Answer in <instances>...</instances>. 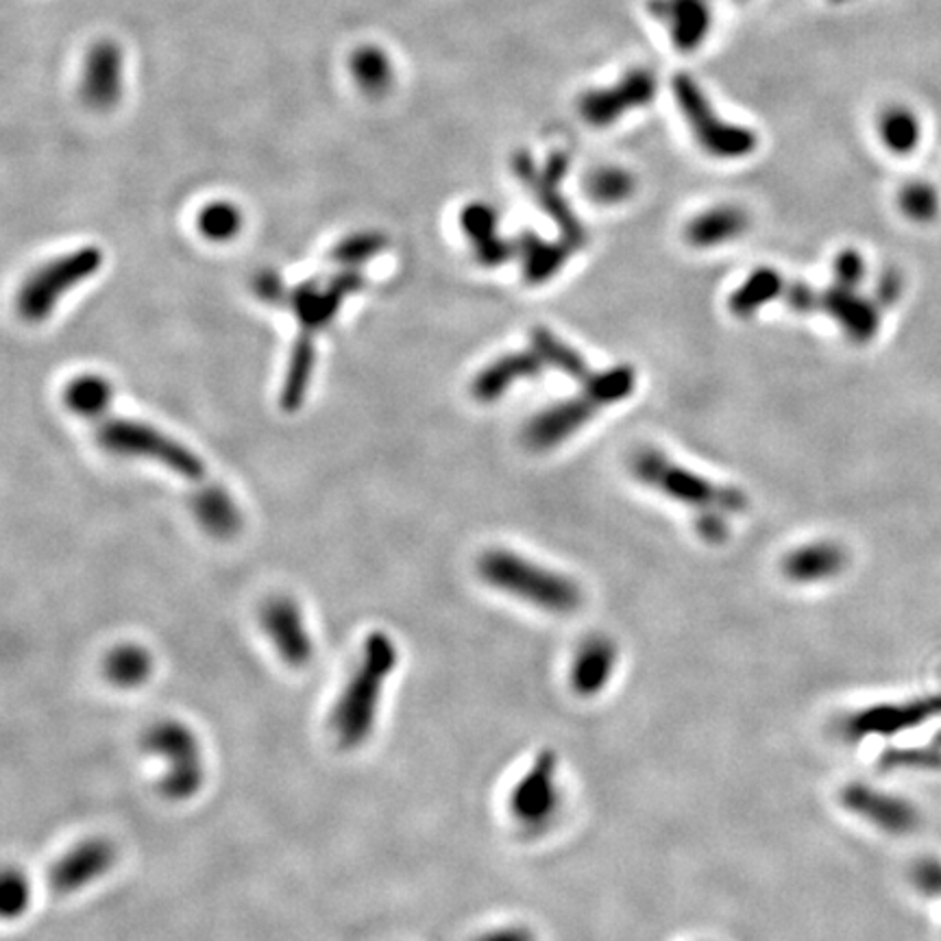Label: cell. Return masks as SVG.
Masks as SVG:
<instances>
[{
  "label": "cell",
  "instance_id": "1",
  "mask_svg": "<svg viewBox=\"0 0 941 941\" xmlns=\"http://www.w3.org/2000/svg\"><path fill=\"white\" fill-rule=\"evenodd\" d=\"M399 663V648L388 632L375 630L364 639L360 661L346 681L330 715V730L343 750H355L368 741L382 691Z\"/></svg>",
  "mask_w": 941,
  "mask_h": 941
},
{
  "label": "cell",
  "instance_id": "2",
  "mask_svg": "<svg viewBox=\"0 0 941 941\" xmlns=\"http://www.w3.org/2000/svg\"><path fill=\"white\" fill-rule=\"evenodd\" d=\"M478 574L489 587L549 614H571L585 601V594L576 580L509 549H491L482 554L478 560Z\"/></svg>",
  "mask_w": 941,
  "mask_h": 941
},
{
  "label": "cell",
  "instance_id": "3",
  "mask_svg": "<svg viewBox=\"0 0 941 941\" xmlns=\"http://www.w3.org/2000/svg\"><path fill=\"white\" fill-rule=\"evenodd\" d=\"M637 373L632 366H614L596 373L591 382L582 384V393L574 399L552 406L536 415L523 431V440L532 449H552L565 442L574 431L585 428L601 408L617 404L632 395Z\"/></svg>",
  "mask_w": 941,
  "mask_h": 941
},
{
  "label": "cell",
  "instance_id": "4",
  "mask_svg": "<svg viewBox=\"0 0 941 941\" xmlns=\"http://www.w3.org/2000/svg\"><path fill=\"white\" fill-rule=\"evenodd\" d=\"M632 473L648 486L665 493L667 498L688 504L699 511L744 513L748 506L739 489L717 486L702 475L691 473L685 467L674 464L667 456L654 449H641L632 456Z\"/></svg>",
  "mask_w": 941,
  "mask_h": 941
},
{
  "label": "cell",
  "instance_id": "5",
  "mask_svg": "<svg viewBox=\"0 0 941 941\" xmlns=\"http://www.w3.org/2000/svg\"><path fill=\"white\" fill-rule=\"evenodd\" d=\"M672 92L695 142L717 160H741L755 153L759 138L752 129L724 120L702 86L688 77H674Z\"/></svg>",
  "mask_w": 941,
  "mask_h": 941
},
{
  "label": "cell",
  "instance_id": "6",
  "mask_svg": "<svg viewBox=\"0 0 941 941\" xmlns=\"http://www.w3.org/2000/svg\"><path fill=\"white\" fill-rule=\"evenodd\" d=\"M142 748L167 761L169 770L160 780V793L171 802L194 798L205 782L201 744L190 726L179 719H160L142 735Z\"/></svg>",
  "mask_w": 941,
  "mask_h": 941
},
{
  "label": "cell",
  "instance_id": "7",
  "mask_svg": "<svg viewBox=\"0 0 941 941\" xmlns=\"http://www.w3.org/2000/svg\"><path fill=\"white\" fill-rule=\"evenodd\" d=\"M96 440L111 453L156 460L185 480H201L205 475V464L192 449L147 424L109 419L96 429Z\"/></svg>",
  "mask_w": 941,
  "mask_h": 941
},
{
  "label": "cell",
  "instance_id": "8",
  "mask_svg": "<svg viewBox=\"0 0 941 941\" xmlns=\"http://www.w3.org/2000/svg\"><path fill=\"white\" fill-rule=\"evenodd\" d=\"M103 266V252L94 245L75 249L40 266L18 292V312L29 323L44 321L64 292L89 279Z\"/></svg>",
  "mask_w": 941,
  "mask_h": 941
},
{
  "label": "cell",
  "instance_id": "9",
  "mask_svg": "<svg viewBox=\"0 0 941 941\" xmlns=\"http://www.w3.org/2000/svg\"><path fill=\"white\" fill-rule=\"evenodd\" d=\"M558 766L560 763L554 750L538 752L511 791L509 811L514 824L521 826L527 835L545 833L560 813L563 789Z\"/></svg>",
  "mask_w": 941,
  "mask_h": 941
},
{
  "label": "cell",
  "instance_id": "10",
  "mask_svg": "<svg viewBox=\"0 0 941 941\" xmlns=\"http://www.w3.org/2000/svg\"><path fill=\"white\" fill-rule=\"evenodd\" d=\"M567 167L569 162L560 153L552 156L543 169H538L532 156L525 151H518L513 158L514 174L532 190L538 205H543V210L556 221L563 234V243L571 252H578L587 243V232L578 221V216L571 212L567 199L563 196L560 185L567 174Z\"/></svg>",
  "mask_w": 941,
  "mask_h": 941
},
{
  "label": "cell",
  "instance_id": "11",
  "mask_svg": "<svg viewBox=\"0 0 941 941\" xmlns=\"http://www.w3.org/2000/svg\"><path fill=\"white\" fill-rule=\"evenodd\" d=\"M940 715L941 693L913 697L907 702L874 704L844 717L840 721V735L851 744L867 737H894Z\"/></svg>",
  "mask_w": 941,
  "mask_h": 941
},
{
  "label": "cell",
  "instance_id": "12",
  "mask_svg": "<svg viewBox=\"0 0 941 941\" xmlns=\"http://www.w3.org/2000/svg\"><path fill=\"white\" fill-rule=\"evenodd\" d=\"M656 77L650 68H632L610 86L594 87L578 100V111L591 127H612L625 114L648 107L656 96Z\"/></svg>",
  "mask_w": 941,
  "mask_h": 941
},
{
  "label": "cell",
  "instance_id": "13",
  "mask_svg": "<svg viewBox=\"0 0 941 941\" xmlns=\"http://www.w3.org/2000/svg\"><path fill=\"white\" fill-rule=\"evenodd\" d=\"M259 623L275 652L290 670L310 667L314 645L303 621V612L295 599L286 596L266 599L259 610Z\"/></svg>",
  "mask_w": 941,
  "mask_h": 941
},
{
  "label": "cell",
  "instance_id": "14",
  "mask_svg": "<svg viewBox=\"0 0 941 941\" xmlns=\"http://www.w3.org/2000/svg\"><path fill=\"white\" fill-rule=\"evenodd\" d=\"M840 798L846 811L889 835H909L922 822L920 811L909 800L865 782H851L842 789Z\"/></svg>",
  "mask_w": 941,
  "mask_h": 941
},
{
  "label": "cell",
  "instance_id": "15",
  "mask_svg": "<svg viewBox=\"0 0 941 941\" xmlns=\"http://www.w3.org/2000/svg\"><path fill=\"white\" fill-rule=\"evenodd\" d=\"M364 288V277L357 268H346L339 272L330 284L321 286L317 281H303L290 290L288 306L295 310L301 330L317 334L330 325L343 306L344 299Z\"/></svg>",
  "mask_w": 941,
  "mask_h": 941
},
{
  "label": "cell",
  "instance_id": "16",
  "mask_svg": "<svg viewBox=\"0 0 941 941\" xmlns=\"http://www.w3.org/2000/svg\"><path fill=\"white\" fill-rule=\"evenodd\" d=\"M116 863V848L109 840L92 837L77 844L49 869V887L57 896H68L105 876Z\"/></svg>",
  "mask_w": 941,
  "mask_h": 941
},
{
  "label": "cell",
  "instance_id": "17",
  "mask_svg": "<svg viewBox=\"0 0 941 941\" xmlns=\"http://www.w3.org/2000/svg\"><path fill=\"white\" fill-rule=\"evenodd\" d=\"M122 94V51L114 40L89 46L82 71V98L96 111L111 109Z\"/></svg>",
  "mask_w": 941,
  "mask_h": 941
},
{
  "label": "cell",
  "instance_id": "18",
  "mask_svg": "<svg viewBox=\"0 0 941 941\" xmlns=\"http://www.w3.org/2000/svg\"><path fill=\"white\" fill-rule=\"evenodd\" d=\"M619 663V648L606 634H589L574 650L569 686L580 697H596L610 685Z\"/></svg>",
  "mask_w": 941,
  "mask_h": 941
},
{
  "label": "cell",
  "instance_id": "19",
  "mask_svg": "<svg viewBox=\"0 0 941 941\" xmlns=\"http://www.w3.org/2000/svg\"><path fill=\"white\" fill-rule=\"evenodd\" d=\"M648 11L665 24L672 44L683 51H697L713 26L708 0H648Z\"/></svg>",
  "mask_w": 941,
  "mask_h": 941
},
{
  "label": "cell",
  "instance_id": "20",
  "mask_svg": "<svg viewBox=\"0 0 941 941\" xmlns=\"http://www.w3.org/2000/svg\"><path fill=\"white\" fill-rule=\"evenodd\" d=\"M817 310L831 314L855 343H867L878 332L880 317L876 306L869 299L856 295L855 288L835 284L833 288L820 292Z\"/></svg>",
  "mask_w": 941,
  "mask_h": 941
},
{
  "label": "cell",
  "instance_id": "21",
  "mask_svg": "<svg viewBox=\"0 0 941 941\" xmlns=\"http://www.w3.org/2000/svg\"><path fill=\"white\" fill-rule=\"evenodd\" d=\"M848 567V554L840 543L817 541L793 549L782 560V574L795 585H817L837 578Z\"/></svg>",
  "mask_w": 941,
  "mask_h": 941
},
{
  "label": "cell",
  "instance_id": "22",
  "mask_svg": "<svg viewBox=\"0 0 941 941\" xmlns=\"http://www.w3.org/2000/svg\"><path fill=\"white\" fill-rule=\"evenodd\" d=\"M460 225L480 264L502 266L516 254V243L498 234V212L491 205L480 201L469 203L460 214Z\"/></svg>",
  "mask_w": 941,
  "mask_h": 941
},
{
  "label": "cell",
  "instance_id": "23",
  "mask_svg": "<svg viewBox=\"0 0 941 941\" xmlns=\"http://www.w3.org/2000/svg\"><path fill=\"white\" fill-rule=\"evenodd\" d=\"M543 368H545V362L538 357V353L534 349L502 355L500 360H495L493 364H489L486 368H482L475 375V379L471 384V393L478 402L493 404L506 391H511V386L516 379L536 377Z\"/></svg>",
  "mask_w": 941,
  "mask_h": 941
},
{
  "label": "cell",
  "instance_id": "24",
  "mask_svg": "<svg viewBox=\"0 0 941 941\" xmlns=\"http://www.w3.org/2000/svg\"><path fill=\"white\" fill-rule=\"evenodd\" d=\"M750 216L737 205H717L695 216L686 227V240L697 249H713L748 232Z\"/></svg>",
  "mask_w": 941,
  "mask_h": 941
},
{
  "label": "cell",
  "instance_id": "25",
  "mask_svg": "<svg viewBox=\"0 0 941 941\" xmlns=\"http://www.w3.org/2000/svg\"><path fill=\"white\" fill-rule=\"evenodd\" d=\"M314 336L317 334L301 330V334L292 344L288 371H286L281 395H279V406L286 413H297L306 399V393H308V386L312 379V371H314V362H317Z\"/></svg>",
  "mask_w": 941,
  "mask_h": 941
},
{
  "label": "cell",
  "instance_id": "26",
  "mask_svg": "<svg viewBox=\"0 0 941 941\" xmlns=\"http://www.w3.org/2000/svg\"><path fill=\"white\" fill-rule=\"evenodd\" d=\"M156 670L153 654L138 643H120L103 661V674L109 685L118 688H138L145 685Z\"/></svg>",
  "mask_w": 941,
  "mask_h": 941
},
{
  "label": "cell",
  "instance_id": "27",
  "mask_svg": "<svg viewBox=\"0 0 941 941\" xmlns=\"http://www.w3.org/2000/svg\"><path fill=\"white\" fill-rule=\"evenodd\" d=\"M353 82L366 96H384L395 84V66L377 44H360L349 57Z\"/></svg>",
  "mask_w": 941,
  "mask_h": 941
},
{
  "label": "cell",
  "instance_id": "28",
  "mask_svg": "<svg viewBox=\"0 0 941 941\" xmlns=\"http://www.w3.org/2000/svg\"><path fill=\"white\" fill-rule=\"evenodd\" d=\"M922 120L916 109L907 105H889L878 116V136L887 151L894 156H909L922 142Z\"/></svg>",
  "mask_w": 941,
  "mask_h": 941
},
{
  "label": "cell",
  "instance_id": "29",
  "mask_svg": "<svg viewBox=\"0 0 941 941\" xmlns=\"http://www.w3.org/2000/svg\"><path fill=\"white\" fill-rule=\"evenodd\" d=\"M516 254L523 259V275L530 284H545L563 270L567 257L574 252L560 243H545L532 232H525L516 240Z\"/></svg>",
  "mask_w": 941,
  "mask_h": 941
},
{
  "label": "cell",
  "instance_id": "30",
  "mask_svg": "<svg viewBox=\"0 0 941 941\" xmlns=\"http://www.w3.org/2000/svg\"><path fill=\"white\" fill-rule=\"evenodd\" d=\"M199 523L216 538H229L240 530V513L221 486H207L192 500Z\"/></svg>",
  "mask_w": 941,
  "mask_h": 941
},
{
  "label": "cell",
  "instance_id": "31",
  "mask_svg": "<svg viewBox=\"0 0 941 941\" xmlns=\"http://www.w3.org/2000/svg\"><path fill=\"white\" fill-rule=\"evenodd\" d=\"M784 279L773 268L755 270L744 286H739L730 297V310L739 319H750L766 303L784 295Z\"/></svg>",
  "mask_w": 941,
  "mask_h": 941
},
{
  "label": "cell",
  "instance_id": "32",
  "mask_svg": "<svg viewBox=\"0 0 941 941\" xmlns=\"http://www.w3.org/2000/svg\"><path fill=\"white\" fill-rule=\"evenodd\" d=\"M532 349L538 353V357L547 364L554 366L563 373H567L569 377L587 384L594 379L596 373H591L589 364L585 362V357L571 349L569 344L563 343L560 339H556L549 330L545 328H536L532 332Z\"/></svg>",
  "mask_w": 941,
  "mask_h": 941
},
{
  "label": "cell",
  "instance_id": "33",
  "mask_svg": "<svg viewBox=\"0 0 941 941\" xmlns=\"http://www.w3.org/2000/svg\"><path fill=\"white\" fill-rule=\"evenodd\" d=\"M111 402V384L100 375H79L64 391V404L79 417L98 419Z\"/></svg>",
  "mask_w": 941,
  "mask_h": 941
},
{
  "label": "cell",
  "instance_id": "34",
  "mask_svg": "<svg viewBox=\"0 0 941 941\" xmlns=\"http://www.w3.org/2000/svg\"><path fill=\"white\" fill-rule=\"evenodd\" d=\"M637 190L634 174L619 167H601L589 174L587 194L601 205H617L628 201Z\"/></svg>",
  "mask_w": 941,
  "mask_h": 941
},
{
  "label": "cell",
  "instance_id": "35",
  "mask_svg": "<svg viewBox=\"0 0 941 941\" xmlns=\"http://www.w3.org/2000/svg\"><path fill=\"white\" fill-rule=\"evenodd\" d=\"M199 232L212 243H225L238 236L243 227L240 210L229 201H214L205 205L196 218Z\"/></svg>",
  "mask_w": 941,
  "mask_h": 941
},
{
  "label": "cell",
  "instance_id": "36",
  "mask_svg": "<svg viewBox=\"0 0 941 941\" xmlns=\"http://www.w3.org/2000/svg\"><path fill=\"white\" fill-rule=\"evenodd\" d=\"M898 205L907 218L916 223H931L940 214V192L931 181L916 179L902 185L898 194Z\"/></svg>",
  "mask_w": 941,
  "mask_h": 941
},
{
  "label": "cell",
  "instance_id": "37",
  "mask_svg": "<svg viewBox=\"0 0 941 941\" xmlns=\"http://www.w3.org/2000/svg\"><path fill=\"white\" fill-rule=\"evenodd\" d=\"M388 245V238L379 232H357L343 238L334 249L330 257L336 264L343 266H357L371 257L377 256L379 252H384Z\"/></svg>",
  "mask_w": 941,
  "mask_h": 941
},
{
  "label": "cell",
  "instance_id": "38",
  "mask_svg": "<svg viewBox=\"0 0 941 941\" xmlns=\"http://www.w3.org/2000/svg\"><path fill=\"white\" fill-rule=\"evenodd\" d=\"M880 768L887 771H940L941 748H889L880 757Z\"/></svg>",
  "mask_w": 941,
  "mask_h": 941
},
{
  "label": "cell",
  "instance_id": "39",
  "mask_svg": "<svg viewBox=\"0 0 941 941\" xmlns=\"http://www.w3.org/2000/svg\"><path fill=\"white\" fill-rule=\"evenodd\" d=\"M0 911L2 920H15L20 918L31 900V885L29 878L22 874V869L7 867L0 880Z\"/></svg>",
  "mask_w": 941,
  "mask_h": 941
},
{
  "label": "cell",
  "instance_id": "40",
  "mask_svg": "<svg viewBox=\"0 0 941 941\" xmlns=\"http://www.w3.org/2000/svg\"><path fill=\"white\" fill-rule=\"evenodd\" d=\"M911 883L916 889L929 898H941V860L940 858H920L911 867Z\"/></svg>",
  "mask_w": 941,
  "mask_h": 941
},
{
  "label": "cell",
  "instance_id": "41",
  "mask_svg": "<svg viewBox=\"0 0 941 941\" xmlns=\"http://www.w3.org/2000/svg\"><path fill=\"white\" fill-rule=\"evenodd\" d=\"M254 290H256L257 299H261L264 303L288 306L290 290L286 288L284 279L272 270L257 272L256 279H254Z\"/></svg>",
  "mask_w": 941,
  "mask_h": 941
},
{
  "label": "cell",
  "instance_id": "42",
  "mask_svg": "<svg viewBox=\"0 0 941 941\" xmlns=\"http://www.w3.org/2000/svg\"><path fill=\"white\" fill-rule=\"evenodd\" d=\"M863 275H865V261L855 249H846L835 259V277H837L835 284L856 288L863 281Z\"/></svg>",
  "mask_w": 941,
  "mask_h": 941
},
{
  "label": "cell",
  "instance_id": "43",
  "mask_svg": "<svg viewBox=\"0 0 941 941\" xmlns=\"http://www.w3.org/2000/svg\"><path fill=\"white\" fill-rule=\"evenodd\" d=\"M784 299L791 306V310L809 314L815 312L820 306V292L809 288L806 284H791L784 288Z\"/></svg>",
  "mask_w": 941,
  "mask_h": 941
},
{
  "label": "cell",
  "instance_id": "44",
  "mask_svg": "<svg viewBox=\"0 0 941 941\" xmlns=\"http://www.w3.org/2000/svg\"><path fill=\"white\" fill-rule=\"evenodd\" d=\"M697 532L708 543H724L728 536V525L719 511H704L697 518Z\"/></svg>",
  "mask_w": 941,
  "mask_h": 941
},
{
  "label": "cell",
  "instance_id": "45",
  "mask_svg": "<svg viewBox=\"0 0 941 941\" xmlns=\"http://www.w3.org/2000/svg\"><path fill=\"white\" fill-rule=\"evenodd\" d=\"M473 941H536V935L527 927L511 924V927H500V929L486 931V933L478 935Z\"/></svg>",
  "mask_w": 941,
  "mask_h": 941
},
{
  "label": "cell",
  "instance_id": "46",
  "mask_svg": "<svg viewBox=\"0 0 941 941\" xmlns=\"http://www.w3.org/2000/svg\"><path fill=\"white\" fill-rule=\"evenodd\" d=\"M900 292H902V277L894 270H887L876 284V299L885 306H891L894 301H898Z\"/></svg>",
  "mask_w": 941,
  "mask_h": 941
},
{
  "label": "cell",
  "instance_id": "47",
  "mask_svg": "<svg viewBox=\"0 0 941 941\" xmlns=\"http://www.w3.org/2000/svg\"><path fill=\"white\" fill-rule=\"evenodd\" d=\"M933 744H935V746H940L941 748V730L940 733H938V735H935V737H933Z\"/></svg>",
  "mask_w": 941,
  "mask_h": 941
}]
</instances>
